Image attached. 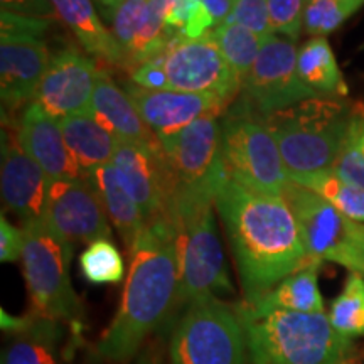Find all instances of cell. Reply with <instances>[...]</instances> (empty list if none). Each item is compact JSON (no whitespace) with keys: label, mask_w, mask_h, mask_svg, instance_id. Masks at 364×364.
Here are the masks:
<instances>
[{"label":"cell","mask_w":364,"mask_h":364,"mask_svg":"<svg viewBox=\"0 0 364 364\" xmlns=\"http://www.w3.org/2000/svg\"><path fill=\"white\" fill-rule=\"evenodd\" d=\"M215 206L238 268L243 302H257L311 260L284 196L258 193L230 176Z\"/></svg>","instance_id":"obj_1"},{"label":"cell","mask_w":364,"mask_h":364,"mask_svg":"<svg viewBox=\"0 0 364 364\" xmlns=\"http://www.w3.org/2000/svg\"><path fill=\"white\" fill-rule=\"evenodd\" d=\"M130 252L120 307L95 351L108 361H125L179 302V260L171 216L145 225Z\"/></svg>","instance_id":"obj_2"},{"label":"cell","mask_w":364,"mask_h":364,"mask_svg":"<svg viewBox=\"0 0 364 364\" xmlns=\"http://www.w3.org/2000/svg\"><path fill=\"white\" fill-rule=\"evenodd\" d=\"M252 364H343L351 339L341 336L324 312L252 314L238 304Z\"/></svg>","instance_id":"obj_3"},{"label":"cell","mask_w":364,"mask_h":364,"mask_svg":"<svg viewBox=\"0 0 364 364\" xmlns=\"http://www.w3.org/2000/svg\"><path fill=\"white\" fill-rule=\"evenodd\" d=\"M213 198L176 194L169 216L179 260V307L233 292L218 233Z\"/></svg>","instance_id":"obj_4"},{"label":"cell","mask_w":364,"mask_h":364,"mask_svg":"<svg viewBox=\"0 0 364 364\" xmlns=\"http://www.w3.org/2000/svg\"><path fill=\"white\" fill-rule=\"evenodd\" d=\"M263 117V115H262ZM354 112L332 98H312L263 117L290 179L331 171L348 140Z\"/></svg>","instance_id":"obj_5"},{"label":"cell","mask_w":364,"mask_h":364,"mask_svg":"<svg viewBox=\"0 0 364 364\" xmlns=\"http://www.w3.org/2000/svg\"><path fill=\"white\" fill-rule=\"evenodd\" d=\"M22 272L33 314L56 322L78 324L83 307L71 285L73 245L44 220L26 223Z\"/></svg>","instance_id":"obj_6"},{"label":"cell","mask_w":364,"mask_h":364,"mask_svg":"<svg viewBox=\"0 0 364 364\" xmlns=\"http://www.w3.org/2000/svg\"><path fill=\"white\" fill-rule=\"evenodd\" d=\"M223 152L230 176L258 193L282 196L290 182L275 136L243 97L223 115Z\"/></svg>","instance_id":"obj_7"},{"label":"cell","mask_w":364,"mask_h":364,"mask_svg":"<svg viewBox=\"0 0 364 364\" xmlns=\"http://www.w3.org/2000/svg\"><path fill=\"white\" fill-rule=\"evenodd\" d=\"M171 364H245L247 339L236 307L209 299L186 307L171 336Z\"/></svg>","instance_id":"obj_8"},{"label":"cell","mask_w":364,"mask_h":364,"mask_svg":"<svg viewBox=\"0 0 364 364\" xmlns=\"http://www.w3.org/2000/svg\"><path fill=\"white\" fill-rule=\"evenodd\" d=\"M282 196L297 220L309 258L334 262L364 275V223L343 215L321 196L292 181Z\"/></svg>","instance_id":"obj_9"},{"label":"cell","mask_w":364,"mask_h":364,"mask_svg":"<svg viewBox=\"0 0 364 364\" xmlns=\"http://www.w3.org/2000/svg\"><path fill=\"white\" fill-rule=\"evenodd\" d=\"M220 118L218 113H208L179 134L161 139L176 177V194L215 199L230 177Z\"/></svg>","instance_id":"obj_10"},{"label":"cell","mask_w":364,"mask_h":364,"mask_svg":"<svg viewBox=\"0 0 364 364\" xmlns=\"http://www.w3.org/2000/svg\"><path fill=\"white\" fill-rule=\"evenodd\" d=\"M297 56L295 41L277 34L263 39L257 61L240 93L260 115L265 117L307 100L321 98L300 80Z\"/></svg>","instance_id":"obj_11"},{"label":"cell","mask_w":364,"mask_h":364,"mask_svg":"<svg viewBox=\"0 0 364 364\" xmlns=\"http://www.w3.org/2000/svg\"><path fill=\"white\" fill-rule=\"evenodd\" d=\"M164 59L169 88L174 91L209 95L231 107L243 88V81L226 63L211 33L199 39L176 38Z\"/></svg>","instance_id":"obj_12"},{"label":"cell","mask_w":364,"mask_h":364,"mask_svg":"<svg viewBox=\"0 0 364 364\" xmlns=\"http://www.w3.org/2000/svg\"><path fill=\"white\" fill-rule=\"evenodd\" d=\"M118 179L139 204L145 221L167 216L176 196V177L162 145L120 142L113 156Z\"/></svg>","instance_id":"obj_13"},{"label":"cell","mask_w":364,"mask_h":364,"mask_svg":"<svg viewBox=\"0 0 364 364\" xmlns=\"http://www.w3.org/2000/svg\"><path fill=\"white\" fill-rule=\"evenodd\" d=\"M44 221L70 243L110 240L108 213L97 188L88 179L56 181L49 184Z\"/></svg>","instance_id":"obj_14"},{"label":"cell","mask_w":364,"mask_h":364,"mask_svg":"<svg viewBox=\"0 0 364 364\" xmlns=\"http://www.w3.org/2000/svg\"><path fill=\"white\" fill-rule=\"evenodd\" d=\"M100 68L88 53L66 48L51 58L34 102L56 120L90 112Z\"/></svg>","instance_id":"obj_15"},{"label":"cell","mask_w":364,"mask_h":364,"mask_svg":"<svg viewBox=\"0 0 364 364\" xmlns=\"http://www.w3.org/2000/svg\"><path fill=\"white\" fill-rule=\"evenodd\" d=\"M2 201L22 223L44 220L49 184L43 169L24 152L17 139V120H9L2 132Z\"/></svg>","instance_id":"obj_16"},{"label":"cell","mask_w":364,"mask_h":364,"mask_svg":"<svg viewBox=\"0 0 364 364\" xmlns=\"http://www.w3.org/2000/svg\"><path fill=\"white\" fill-rule=\"evenodd\" d=\"M127 95L139 110L140 117L159 139L179 134L194 120L208 113L225 115L228 105L209 95L182 93L174 90H145L135 83L125 85Z\"/></svg>","instance_id":"obj_17"},{"label":"cell","mask_w":364,"mask_h":364,"mask_svg":"<svg viewBox=\"0 0 364 364\" xmlns=\"http://www.w3.org/2000/svg\"><path fill=\"white\" fill-rule=\"evenodd\" d=\"M48 46L43 39L0 38V97L2 108L17 112L33 103L48 71Z\"/></svg>","instance_id":"obj_18"},{"label":"cell","mask_w":364,"mask_h":364,"mask_svg":"<svg viewBox=\"0 0 364 364\" xmlns=\"http://www.w3.org/2000/svg\"><path fill=\"white\" fill-rule=\"evenodd\" d=\"M17 139L49 182L81 177L66 147L59 120L49 115L39 103L33 102L24 108L17 120Z\"/></svg>","instance_id":"obj_19"},{"label":"cell","mask_w":364,"mask_h":364,"mask_svg":"<svg viewBox=\"0 0 364 364\" xmlns=\"http://www.w3.org/2000/svg\"><path fill=\"white\" fill-rule=\"evenodd\" d=\"M90 112L120 142L149 145V147L162 145L156 132L140 117L127 91L115 85L110 73L103 68H100L98 71Z\"/></svg>","instance_id":"obj_20"},{"label":"cell","mask_w":364,"mask_h":364,"mask_svg":"<svg viewBox=\"0 0 364 364\" xmlns=\"http://www.w3.org/2000/svg\"><path fill=\"white\" fill-rule=\"evenodd\" d=\"M2 314V329L11 339L2 353V364H61V326L59 322L33 314L14 317Z\"/></svg>","instance_id":"obj_21"},{"label":"cell","mask_w":364,"mask_h":364,"mask_svg":"<svg viewBox=\"0 0 364 364\" xmlns=\"http://www.w3.org/2000/svg\"><path fill=\"white\" fill-rule=\"evenodd\" d=\"M51 4L59 19L70 27L78 43L83 46L85 53L105 65L125 70V53L105 27L91 0H51Z\"/></svg>","instance_id":"obj_22"},{"label":"cell","mask_w":364,"mask_h":364,"mask_svg":"<svg viewBox=\"0 0 364 364\" xmlns=\"http://www.w3.org/2000/svg\"><path fill=\"white\" fill-rule=\"evenodd\" d=\"M59 125L73 162L76 164L83 179L97 167L113 162L120 140L105 129L91 112L63 118L59 120Z\"/></svg>","instance_id":"obj_23"},{"label":"cell","mask_w":364,"mask_h":364,"mask_svg":"<svg viewBox=\"0 0 364 364\" xmlns=\"http://www.w3.org/2000/svg\"><path fill=\"white\" fill-rule=\"evenodd\" d=\"M318 260L311 258L306 265L273 287L270 292L257 302H241V307L252 314H267L273 311H292L304 314L324 312V300L318 289Z\"/></svg>","instance_id":"obj_24"},{"label":"cell","mask_w":364,"mask_h":364,"mask_svg":"<svg viewBox=\"0 0 364 364\" xmlns=\"http://www.w3.org/2000/svg\"><path fill=\"white\" fill-rule=\"evenodd\" d=\"M85 179H88L97 188L100 198L103 201V206L108 213V218L115 225L127 250H130L135 240L144 231L147 221H145L139 204L134 201L129 191L124 188V184L118 179L113 164L97 167Z\"/></svg>","instance_id":"obj_25"},{"label":"cell","mask_w":364,"mask_h":364,"mask_svg":"<svg viewBox=\"0 0 364 364\" xmlns=\"http://www.w3.org/2000/svg\"><path fill=\"white\" fill-rule=\"evenodd\" d=\"M297 71L304 85L321 98H339L348 95V83L326 38H311L300 46Z\"/></svg>","instance_id":"obj_26"},{"label":"cell","mask_w":364,"mask_h":364,"mask_svg":"<svg viewBox=\"0 0 364 364\" xmlns=\"http://www.w3.org/2000/svg\"><path fill=\"white\" fill-rule=\"evenodd\" d=\"M290 181L321 196L322 199H326L327 203L351 220L364 223V191L349 184L332 169L309 176H299Z\"/></svg>","instance_id":"obj_27"},{"label":"cell","mask_w":364,"mask_h":364,"mask_svg":"<svg viewBox=\"0 0 364 364\" xmlns=\"http://www.w3.org/2000/svg\"><path fill=\"white\" fill-rule=\"evenodd\" d=\"M211 38L231 70L238 75L241 81H245L257 61L263 38L255 34L248 27L235 22H223L221 26L215 27V31H211Z\"/></svg>","instance_id":"obj_28"},{"label":"cell","mask_w":364,"mask_h":364,"mask_svg":"<svg viewBox=\"0 0 364 364\" xmlns=\"http://www.w3.org/2000/svg\"><path fill=\"white\" fill-rule=\"evenodd\" d=\"M329 321L344 338L364 336V275L361 273H349L343 292L332 302Z\"/></svg>","instance_id":"obj_29"},{"label":"cell","mask_w":364,"mask_h":364,"mask_svg":"<svg viewBox=\"0 0 364 364\" xmlns=\"http://www.w3.org/2000/svg\"><path fill=\"white\" fill-rule=\"evenodd\" d=\"M81 273L90 284H120L125 277L122 253L110 240H97L85 248L80 257Z\"/></svg>","instance_id":"obj_30"},{"label":"cell","mask_w":364,"mask_h":364,"mask_svg":"<svg viewBox=\"0 0 364 364\" xmlns=\"http://www.w3.org/2000/svg\"><path fill=\"white\" fill-rule=\"evenodd\" d=\"M364 6V0H311L304 29L314 38H326Z\"/></svg>","instance_id":"obj_31"},{"label":"cell","mask_w":364,"mask_h":364,"mask_svg":"<svg viewBox=\"0 0 364 364\" xmlns=\"http://www.w3.org/2000/svg\"><path fill=\"white\" fill-rule=\"evenodd\" d=\"M149 0H122L112 14V34L125 53L127 65L134 49L136 34L142 26ZM127 70V68H125Z\"/></svg>","instance_id":"obj_32"},{"label":"cell","mask_w":364,"mask_h":364,"mask_svg":"<svg viewBox=\"0 0 364 364\" xmlns=\"http://www.w3.org/2000/svg\"><path fill=\"white\" fill-rule=\"evenodd\" d=\"M311 0H268L273 34L297 41L304 27V16Z\"/></svg>","instance_id":"obj_33"},{"label":"cell","mask_w":364,"mask_h":364,"mask_svg":"<svg viewBox=\"0 0 364 364\" xmlns=\"http://www.w3.org/2000/svg\"><path fill=\"white\" fill-rule=\"evenodd\" d=\"M225 22H235L248 27L263 39L273 34L268 0H235L233 11Z\"/></svg>","instance_id":"obj_34"},{"label":"cell","mask_w":364,"mask_h":364,"mask_svg":"<svg viewBox=\"0 0 364 364\" xmlns=\"http://www.w3.org/2000/svg\"><path fill=\"white\" fill-rule=\"evenodd\" d=\"M2 21V38H29L43 39L51 27L53 19H38V17H24L17 14L2 11L0 14Z\"/></svg>","instance_id":"obj_35"},{"label":"cell","mask_w":364,"mask_h":364,"mask_svg":"<svg viewBox=\"0 0 364 364\" xmlns=\"http://www.w3.org/2000/svg\"><path fill=\"white\" fill-rule=\"evenodd\" d=\"M332 171L339 177H343L344 181H348L349 184L364 191V156L349 136Z\"/></svg>","instance_id":"obj_36"},{"label":"cell","mask_w":364,"mask_h":364,"mask_svg":"<svg viewBox=\"0 0 364 364\" xmlns=\"http://www.w3.org/2000/svg\"><path fill=\"white\" fill-rule=\"evenodd\" d=\"M164 54L150 59V61L144 63V65L136 66L135 70L130 73L132 83H135L136 86H142L145 90H171L169 80H167L166 59H164Z\"/></svg>","instance_id":"obj_37"},{"label":"cell","mask_w":364,"mask_h":364,"mask_svg":"<svg viewBox=\"0 0 364 364\" xmlns=\"http://www.w3.org/2000/svg\"><path fill=\"white\" fill-rule=\"evenodd\" d=\"M24 250V230L14 226L6 216L0 218V260L17 262Z\"/></svg>","instance_id":"obj_38"},{"label":"cell","mask_w":364,"mask_h":364,"mask_svg":"<svg viewBox=\"0 0 364 364\" xmlns=\"http://www.w3.org/2000/svg\"><path fill=\"white\" fill-rule=\"evenodd\" d=\"M2 11L17 14L24 17H38V19H56L51 0H0Z\"/></svg>","instance_id":"obj_39"},{"label":"cell","mask_w":364,"mask_h":364,"mask_svg":"<svg viewBox=\"0 0 364 364\" xmlns=\"http://www.w3.org/2000/svg\"><path fill=\"white\" fill-rule=\"evenodd\" d=\"M201 6L206 16L211 19L213 26L218 27L230 17L231 11H233L235 0H201Z\"/></svg>","instance_id":"obj_40"},{"label":"cell","mask_w":364,"mask_h":364,"mask_svg":"<svg viewBox=\"0 0 364 364\" xmlns=\"http://www.w3.org/2000/svg\"><path fill=\"white\" fill-rule=\"evenodd\" d=\"M348 136L361 150V154L364 156V113L354 112V118L351 122V129H349Z\"/></svg>","instance_id":"obj_41"},{"label":"cell","mask_w":364,"mask_h":364,"mask_svg":"<svg viewBox=\"0 0 364 364\" xmlns=\"http://www.w3.org/2000/svg\"><path fill=\"white\" fill-rule=\"evenodd\" d=\"M122 0H107V4H105L103 11L105 14H110V12H115V9L118 7V4H120Z\"/></svg>","instance_id":"obj_42"},{"label":"cell","mask_w":364,"mask_h":364,"mask_svg":"<svg viewBox=\"0 0 364 364\" xmlns=\"http://www.w3.org/2000/svg\"><path fill=\"white\" fill-rule=\"evenodd\" d=\"M140 364H157L156 361H150V359H144V361H140Z\"/></svg>","instance_id":"obj_43"},{"label":"cell","mask_w":364,"mask_h":364,"mask_svg":"<svg viewBox=\"0 0 364 364\" xmlns=\"http://www.w3.org/2000/svg\"><path fill=\"white\" fill-rule=\"evenodd\" d=\"M97 2H98L102 7H105V4H107V0H97Z\"/></svg>","instance_id":"obj_44"}]
</instances>
